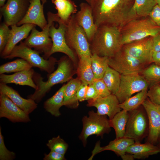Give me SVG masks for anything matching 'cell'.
I'll return each instance as SVG.
<instances>
[{"instance_id": "obj_20", "label": "cell", "mask_w": 160, "mask_h": 160, "mask_svg": "<svg viewBox=\"0 0 160 160\" xmlns=\"http://www.w3.org/2000/svg\"><path fill=\"white\" fill-rule=\"evenodd\" d=\"M80 9L75 14L76 20L83 29L90 44L98 27L95 24L91 6L87 3L82 2Z\"/></svg>"}, {"instance_id": "obj_14", "label": "cell", "mask_w": 160, "mask_h": 160, "mask_svg": "<svg viewBox=\"0 0 160 160\" xmlns=\"http://www.w3.org/2000/svg\"><path fill=\"white\" fill-rule=\"evenodd\" d=\"M31 0H7L0 7L4 22L9 26L17 25L25 16Z\"/></svg>"}, {"instance_id": "obj_9", "label": "cell", "mask_w": 160, "mask_h": 160, "mask_svg": "<svg viewBox=\"0 0 160 160\" xmlns=\"http://www.w3.org/2000/svg\"><path fill=\"white\" fill-rule=\"evenodd\" d=\"M128 119L124 137L141 142L148 136L149 126L146 111L142 105L128 112Z\"/></svg>"}, {"instance_id": "obj_35", "label": "cell", "mask_w": 160, "mask_h": 160, "mask_svg": "<svg viewBox=\"0 0 160 160\" xmlns=\"http://www.w3.org/2000/svg\"><path fill=\"white\" fill-rule=\"evenodd\" d=\"M141 74L148 83L149 87L160 84V67L152 63L146 67Z\"/></svg>"}, {"instance_id": "obj_17", "label": "cell", "mask_w": 160, "mask_h": 160, "mask_svg": "<svg viewBox=\"0 0 160 160\" xmlns=\"http://www.w3.org/2000/svg\"><path fill=\"white\" fill-rule=\"evenodd\" d=\"M4 117L13 123L31 121L29 114L14 103L6 95L0 93V118Z\"/></svg>"}, {"instance_id": "obj_39", "label": "cell", "mask_w": 160, "mask_h": 160, "mask_svg": "<svg viewBox=\"0 0 160 160\" xmlns=\"http://www.w3.org/2000/svg\"><path fill=\"white\" fill-rule=\"evenodd\" d=\"M92 84L97 91L98 97H105L111 94L102 79H95Z\"/></svg>"}, {"instance_id": "obj_16", "label": "cell", "mask_w": 160, "mask_h": 160, "mask_svg": "<svg viewBox=\"0 0 160 160\" xmlns=\"http://www.w3.org/2000/svg\"><path fill=\"white\" fill-rule=\"evenodd\" d=\"M142 105L147 113L149 123L146 142L156 145L160 132V105L152 102L148 97Z\"/></svg>"}, {"instance_id": "obj_42", "label": "cell", "mask_w": 160, "mask_h": 160, "mask_svg": "<svg viewBox=\"0 0 160 160\" xmlns=\"http://www.w3.org/2000/svg\"><path fill=\"white\" fill-rule=\"evenodd\" d=\"M44 160H65V155L51 151L48 154L45 153Z\"/></svg>"}, {"instance_id": "obj_12", "label": "cell", "mask_w": 160, "mask_h": 160, "mask_svg": "<svg viewBox=\"0 0 160 160\" xmlns=\"http://www.w3.org/2000/svg\"><path fill=\"white\" fill-rule=\"evenodd\" d=\"M109 66L121 75L141 74L146 67L144 63L123 52L121 49L113 56L109 58Z\"/></svg>"}, {"instance_id": "obj_32", "label": "cell", "mask_w": 160, "mask_h": 160, "mask_svg": "<svg viewBox=\"0 0 160 160\" xmlns=\"http://www.w3.org/2000/svg\"><path fill=\"white\" fill-rule=\"evenodd\" d=\"M148 89H146L136 93L133 96L126 99L119 104V107L122 110L127 112L136 109L142 105L148 97Z\"/></svg>"}, {"instance_id": "obj_29", "label": "cell", "mask_w": 160, "mask_h": 160, "mask_svg": "<svg viewBox=\"0 0 160 160\" xmlns=\"http://www.w3.org/2000/svg\"><path fill=\"white\" fill-rule=\"evenodd\" d=\"M60 19L67 23L71 16L77 12V6L72 0H52Z\"/></svg>"}, {"instance_id": "obj_45", "label": "cell", "mask_w": 160, "mask_h": 160, "mask_svg": "<svg viewBox=\"0 0 160 160\" xmlns=\"http://www.w3.org/2000/svg\"><path fill=\"white\" fill-rule=\"evenodd\" d=\"M152 42L153 52L160 51V32L153 37Z\"/></svg>"}, {"instance_id": "obj_21", "label": "cell", "mask_w": 160, "mask_h": 160, "mask_svg": "<svg viewBox=\"0 0 160 160\" xmlns=\"http://www.w3.org/2000/svg\"><path fill=\"white\" fill-rule=\"evenodd\" d=\"M35 26L33 24H25L19 26L17 25L11 26L9 39L4 49L0 53L1 57L5 59L9 55L18 42L28 37Z\"/></svg>"}, {"instance_id": "obj_40", "label": "cell", "mask_w": 160, "mask_h": 160, "mask_svg": "<svg viewBox=\"0 0 160 160\" xmlns=\"http://www.w3.org/2000/svg\"><path fill=\"white\" fill-rule=\"evenodd\" d=\"M148 89V98L153 103L160 105V84L154 85Z\"/></svg>"}, {"instance_id": "obj_10", "label": "cell", "mask_w": 160, "mask_h": 160, "mask_svg": "<svg viewBox=\"0 0 160 160\" xmlns=\"http://www.w3.org/2000/svg\"><path fill=\"white\" fill-rule=\"evenodd\" d=\"M56 22L58 24V28H57L55 26L54 22L49 29V36L52 43L50 56L56 52L63 53L71 60L77 68L79 60L78 57L75 52L68 47L65 39V33L67 23L59 17Z\"/></svg>"}, {"instance_id": "obj_22", "label": "cell", "mask_w": 160, "mask_h": 160, "mask_svg": "<svg viewBox=\"0 0 160 160\" xmlns=\"http://www.w3.org/2000/svg\"><path fill=\"white\" fill-rule=\"evenodd\" d=\"M0 93L7 96L14 103L28 114L37 107V104L34 100L23 98L17 91L7 84L0 83Z\"/></svg>"}, {"instance_id": "obj_37", "label": "cell", "mask_w": 160, "mask_h": 160, "mask_svg": "<svg viewBox=\"0 0 160 160\" xmlns=\"http://www.w3.org/2000/svg\"><path fill=\"white\" fill-rule=\"evenodd\" d=\"M16 157L15 153L9 151L4 144V137L2 135L1 128L0 127V160H12Z\"/></svg>"}, {"instance_id": "obj_7", "label": "cell", "mask_w": 160, "mask_h": 160, "mask_svg": "<svg viewBox=\"0 0 160 160\" xmlns=\"http://www.w3.org/2000/svg\"><path fill=\"white\" fill-rule=\"evenodd\" d=\"M15 57L24 59L33 67H37L41 71L47 72L48 74L54 71L55 65L57 61L56 58L52 56L48 59H45L40 55L39 52L32 49L23 42L16 45L5 59H10Z\"/></svg>"}, {"instance_id": "obj_2", "label": "cell", "mask_w": 160, "mask_h": 160, "mask_svg": "<svg viewBox=\"0 0 160 160\" xmlns=\"http://www.w3.org/2000/svg\"><path fill=\"white\" fill-rule=\"evenodd\" d=\"M56 70L48 74V79L43 81L41 75L35 72L33 77L36 85V88L32 94L28 96V98L40 102L54 85L68 82L76 74L77 67L71 60L66 55L61 57L57 61Z\"/></svg>"}, {"instance_id": "obj_43", "label": "cell", "mask_w": 160, "mask_h": 160, "mask_svg": "<svg viewBox=\"0 0 160 160\" xmlns=\"http://www.w3.org/2000/svg\"><path fill=\"white\" fill-rule=\"evenodd\" d=\"M98 97L96 90L92 84L88 85L85 98V100L94 99Z\"/></svg>"}, {"instance_id": "obj_34", "label": "cell", "mask_w": 160, "mask_h": 160, "mask_svg": "<svg viewBox=\"0 0 160 160\" xmlns=\"http://www.w3.org/2000/svg\"><path fill=\"white\" fill-rule=\"evenodd\" d=\"M32 66L23 59H17L5 63L0 66V74L17 72L30 69Z\"/></svg>"}, {"instance_id": "obj_28", "label": "cell", "mask_w": 160, "mask_h": 160, "mask_svg": "<svg viewBox=\"0 0 160 160\" xmlns=\"http://www.w3.org/2000/svg\"><path fill=\"white\" fill-rule=\"evenodd\" d=\"M157 4L156 0H135L130 13V20L148 16Z\"/></svg>"}, {"instance_id": "obj_15", "label": "cell", "mask_w": 160, "mask_h": 160, "mask_svg": "<svg viewBox=\"0 0 160 160\" xmlns=\"http://www.w3.org/2000/svg\"><path fill=\"white\" fill-rule=\"evenodd\" d=\"M135 142L133 140L123 137L116 138L109 142L108 144L104 147H101L100 142H97L92 152V155L88 160H92L94 156L97 153L105 151H110L114 152L123 160H133L134 159L132 155L126 153L128 148Z\"/></svg>"}, {"instance_id": "obj_4", "label": "cell", "mask_w": 160, "mask_h": 160, "mask_svg": "<svg viewBox=\"0 0 160 160\" xmlns=\"http://www.w3.org/2000/svg\"><path fill=\"white\" fill-rule=\"evenodd\" d=\"M160 32V27L149 16L135 18L121 28V43L123 46L148 37H153Z\"/></svg>"}, {"instance_id": "obj_41", "label": "cell", "mask_w": 160, "mask_h": 160, "mask_svg": "<svg viewBox=\"0 0 160 160\" xmlns=\"http://www.w3.org/2000/svg\"><path fill=\"white\" fill-rule=\"evenodd\" d=\"M149 16L157 25L160 27V6L157 4L150 12Z\"/></svg>"}, {"instance_id": "obj_25", "label": "cell", "mask_w": 160, "mask_h": 160, "mask_svg": "<svg viewBox=\"0 0 160 160\" xmlns=\"http://www.w3.org/2000/svg\"><path fill=\"white\" fill-rule=\"evenodd\" d=\"M82 82L77 77L72 78L66 84L65 90L63 105L71 109H76L79 106L77 97V90Z\"/></svg>"}, {"instance_id": "obj_50", "label": "cell", "mask_w": 160, "mask_h": 160, "mask_svg": "<svg viewBox=\"0 0 160 160\" xmlns=\"http://www.w3.org/2000/svg\"><path fill=\"white\" fill-rule=\"evenodd\" d=\"M157 4L160 6V0H156Z\"/></svg>"}, {"instance_id": "obj_13", "label": "cell", "mask_w": 160, "mask_h": 160, "mask_svg": "<svg viewBox=\"0 0 160 160\" xmlns=\"http://www.w3.org/2000/svg\"><path fill=\"white\" fill-rule=\"evenodd\" d=\"M153 37L150 36L123 45L122 50L147 65L152 63Z\"/></svg>"}, {"instance_id": "obj_48", "label": "cell", "mask_w": 160, "mask_h": 160, "mask_svg": "<svg viewBox=\"0 0 160 160\" xmlns=\"http://www.w3.org/2000/svg\"><path fill=\"white\" fill-rule=\"evenodd\" d=\"M7 0H0V7H2L5 4V2Z\"/></svg>"}, {"instance_id": "obj_24", "label": "cell", "mask_w": 160, "mask_h": 160, "mask_svg": "<svg viewBox=\"0 0 160 160\" xmlns=\"http://www.w3.org/2000/svg\"><path fill=\"white\" fill-rule=\"evenodd\" d=\"M160 152V149L156 145L147 142L145 143L135 142L126 151V153L132 155L134 159H145Z\"/></svg>"}, {"instance_id": "obj_49", "label": "cell", "mask_w": 160, "mask_h": 160, "mask_svg": "<svg viewBox=\"0 0 160 160\" xmlns=\"http://www.w3.org/2000/svg\"><path fill=\"white\" fill-rule=\"evenodd\" d=\"M83 0L86 1L87 3H88L90 5H91L94 0Z\"/></svg>"}, {"instance_id": "obj_19", "label": "cell", "mask_w": 160, "mask_h": 160, "mask_svg": "<svg viewBox=\"0 0 160 160\" xmlns=\"http://www.w3.org/2000/svg\"><path fill=\"white\" fill-rule=\"evenodd\" d=\"M46 0H31L26 13L22 20L18 23V26L25 24H31L37 25L41 30L47 24L48 22L44 12V5Z\"/></svg>"}, {"instance_id": "obj_30", "label": "cell", "mask_w": 160, "mask_h": 160, "mask_svg": "<svg viewBox=\"0 0 160 160\" xmlns=\"http://www.w3.org/2000/svg\"><path fill=\"white\" fill-rule=\"evenodd\" d=\"M128 119V112L121 110L112 119H109L111 126L115 130L116 138L124 137Z\"/></svg>"}, {"instance_id": "obj_18", "label": "cell", "mask_w": 160, "mask_h": 160, "mask_svg": "<svg viewBox=\"0 0 160 160\" xmlns=\"http://www.w3.org/2000/svg\"><path fill=\"white\" fill-rule=\"evenodd\" d=\"M116 96L113 94L103 97H99L87 100V106L97 109V113L100 115L108 116L110 120L122 109Z\"/></svg>"}, {"instance_id": "obj_27", "label": "cell", "mask_w": 160, "mask_h": 160, "mask_svg": "<svg viewBox=\"0 0 160 160\" xmlns=\"http://www.w3.org/2000/svg\"><path fill=\"white\" fill-rule=\"evenodd\" d=\"M66 84L62 87L52 97L45 101L44 103V108L48 112L55 117L61 115L60 108L63 105L64 92Z\"/></svg>"}, {"instance_id": "obj_6", "label": "cell", "mask_w": 160, "mask_h": 160, "mask_svg": "<svg viewBox=\"0 0 160 160\" xmlns=\"http://www.w3.org/2000/svg\"><path fill=\"white\" fill-rule=\"evenodd\" d=\"M47 24L41 31L36 29L35 26L32 29L30 35L23 42L26 46L38 52L43 53V57L48 59L50 57L49 54L51 51L52 43L49 36V29L50 26L56 22L58 16L50 12L47 13Z\"/></svg>"}, {"instance_id": "obj_8", "label": "cell", "mask_w": 160, "mask_h": 160, "mask_svg": "<svg viewBox=\"0 0 160 160\" xmlns=\"http://www.w3.org/2000/svg\"><path fill=\"white\" fill-rule=\"evenodd\" d=\"M88 115L82 119L83 128L79 137L84 147L89 136L96 135L103 138L105 134L109 133L111 130L110 120L106 115H99L93 110L89 111Z\"/></svg>"}, {"instance_id": "obj_5", "label": "cell", "mask_w": 160, "mask_h": 160, "mask_svg": "<svg viewBox=\"0 0 160 160\" xmlns=\"http://www.w3.org/2000/svg\"><path fill=\"white\" fill-rule=\"evenodd\" d=\"M65 37L67 45L75 52L79 59L92 55L86 34L76 21L75 14L71 16L66 24Z\"/></svg>"}, {"instance_id": "obj_3", "label": "cell", "mask_w": 160, "mask_h": 160, "mask_svg": "<svg viewBox=\"0 0 160 160\" xmlns=\"http://www.w3.org/2000/svg\"><path fill=\"white\" fill-rule=\"evenodd\" d=\"M121 28L117 26L103 25L98 27L90 43L92 54L110 58L122 48L120 41Z\"/></svg>"}, {"instance_id": "obj_46", "label": "cell", "mask_w": 160, "mask_h": 160, "mask_svg": "<svg viewBox=\"0 0 160 160\" xmlns=\"http://www.w3.org/2000/svg\"><path fill=\"white\" fill-rule=\"evenodd\" d=\"M152 60L153 63L160 67V51L153 52Z\"/></svg>"}, {"instance_id": "obj_23", "label": "cell", "mask_w": 160, "mask_h": 160, "mask_svg": "<svg viewBox=\"0 0 160 160\" xmlns=\"http://www.w3.org/2000/svg\"><path fill=\"white\" fill-rule=\"evenodd\" d=\"M35 72L34 70L31 68L11 75L1 74H0V82L5 84L12 83L27 86L36 89V85L33 79Z\"/></svg>"}, {"instance_id": "obj_26", "label": "cell", "mask_w": 160, "mask_h": 160, "mask_svg": "<svg viewBox=\"0 0 160 160\" xmlns=\"http://www.w3.org/2000/svg\"><path fill=\"white\" fill-rule=\"evenodd\" d=\"M91 56L79 58L76 69L77 77L82 83L88 85L92 84L95 79L92 68Z\"/></svg>"}, {"instance_id": "obj_31", "label": "cell", "mask_w": 160, "mask_h": 160, "mask_svg": "<svg viewBox=\"0 0 160 160\" xmlns=\"http://www.w3.org/2000/svg\"><path fill=\"white\" fill-rule=\"evenodd\" d=\"M121 74L117 71L109 66L102 78L111 93L115 95L120 84Z\"/></svg>"}, {"instance_id": "obj_1", "label": "cell", "mask_w": 160, "mask_h": 160, "mask_svg": "<svg viewBox=\"0 0 160 160\" xmlns=\"http://www.w3.org/2000/svg\"><path fill=\"white\" fill-rule=\"evenodd\" d=\"M135 0H94L90 6L94 23L121 28L130 20V13Z\"/></svg>"}, {"instance_id": "obj_47", "label": "cell", "mask_w": 160, "mask_h": 160, "mask_svg": "<svg viewBox=\"0 0 160 160\" xmlns=\"http://www.w3.org/2000/svg\"><path fill=\"white\" fill-rule=\"evenodd\" d=\"M156 145L160 149V132L159 134Z\"/></svg>"}, {"instance_id": "obj_44", "label": "cell", "mask_w": 160, "mask_h": 160, "mask_svg": "<svg viewBox=\"0 0 160 160\" xmlns=\"http://www.w3.org/2000/svg\"><path fill=\"white\" fill-rule=\"evenodd\" d=\"M88 85L82 83L79 87L77 92V97L79 102L85 100V96Z\"/></svg>"}, {"instance_id": "obj_38", "label": "cell", "mask_w": 160, "mask_h": 160, "mask_svg": "<svg viewBox=\"0 0 160 160\" xmlns=\"http://www.w3.org/2000/svg\"><path fill=\"white\" fill-rule=\"evenodd\" d=\"M10 29L4 22L0 26V53L4 49L8 41Z\"/></svg>"}, {"instance_id": "obj_11", "label": "cell", "mask_w": 160, "mask_h": 160, "mask_svg": "<svg viewBox=\"0 0 160 160\" xmlns=\"http://www.w3.org/2000/svg\"><path fill=\"white\" fill-rule=\"evenodd\" d=\"M149 86L141 74L121 75L119 87L115 95L120 103L134 94L148 89Z\"/></svg>"}, {"instance_id": "obj_33", "label": "cell", "mask_w": 160, "mask_h": 160, "mask_svg": "<svg viewBox=\"0 0 160 160\" xmlns=\"http://www.w3.org/2000/svg\"><path fill=\"white\" fill-rule=\"evenodd\" d=\"M91 59L92 68L95 79H102L105 72L109 66V58L93 54Z\"/></svg>"}, {"instance_id": "obj_36", "label": "cell", "mask_w": 160, "mask_h": 160, "mask_svg": "<svg viewBox=\"0 0 160 160\" xmlns=\"http://www.w3.org/2000/svg\"><path fill=\"white\" fill-rule=\"evenodd\" d=\"M47 146L51 151L65 155L68 148V144L59 135L49 140Z\"/></svg>"}]
</instances>
